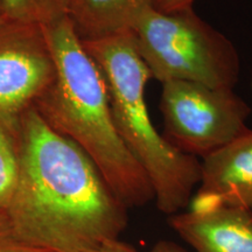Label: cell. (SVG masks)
I'll list each match as a JSON object with an SVG mask.
<instances>
[{"label": "cell", "instance_id": "52a82bcc", "mask_svg": "<svg viewBox=\"0 0 252 252\" xmlns=\"http://www.w3.org/2000/svg\"><path fill=\"white\" fill-rule=\"evenodd\" d=\"M216 206L252 212V130L204 157L196 193L188 208Z\"/></svg>", "mask_w": 252, "mask_h": 252}, {"label": "cell", "instance_id": "3957f363", "mask_svg": "<svg viewBox=\"0 0 252 252\" xmlns=\"http://www.w3.org/2000/svg\"><path fill=\"white\" fill-rule=\"evenodd\" d=\"M82 45L102 74L116 130L146 173L158 209L169 216L180 213L200 182L201 162L173 146L154 127L145 98L151 74L131 33L82 41Z\"/></svg>", "mask_w": 252, "mask_h": 252}, {"label": "cell", "instance_id": "5bb4252c", "mask_svg": "<svg viewBox=\"0 0 252 252\" xmlns=\"http://www.w3.org/2000/svg\"><path fill=\"white\" fill-rule=\"evenodd\" d=\"M90 252H137V250L131 244L123 242L121 239H115L100 245Z\"/></svg>", "mask_w": 252, "mask_h": 252}, {"label": "cell", "instance_id": "2e32d148", "mask_svg": "<svg viewBox=\"0 0 252 252\" xmlns=\"http://www.w3.org/2000/svg\"><path fill=\"white\" fill-rule=\"evenodd\" d=\"M7 14H6L5 6H4V0H0V27L4 26L6 23H8Z\"/></svg>", "mask_w": 252, "mask_h": 252}, {"label": "cell", "instance_id": "9c48e42d", "mask_svg": "<svg viewBox=\"0 0 252 252\" xmlns=\"http://www.w3.org/2000/svg\"><path fill=\"white\" fill-rule=\"evenodd\" d=\"M153 0H70L68 18L82 41L130 33Z\"/></svg>", "mask_w": 252, "mask_h": 252}, {"label": "cell", "instance_id": "7c38bea8", "mask_svg": "<svg viewBox=\"0 0 252 252\" xmlns=\"http://www.w3.org/2000/svg\"><path fill=\"white\" fill-rule=\"evenodd\" d=\"M0 252H48L31 247L15 235L5 210H0Z\"/></svg>", "mask_w": 252, "mask_h": 252}, {"label": "cell", "instance_id": "30bf717a", "mask_svg": "<svg viewBox=\"0 0 252 252\" xmlns=\"http://www.w3.org/2000/svg\"><path fill=\"white\" fill-rule=\"evenodd\" d=\"M19 117L0 116V210L7 207L18 178Z\"/></svg>", "mask_w": 252, "mask_h": 252}, {"label": "cell", "instance_id": "9a60e30c", "mask_svg": "<svg viewBox=\"0 0 252 252\" xmlns=\"http://www.w3.org/2000/svg\"><path fill=\"white\" fill-rule=\"evenodd\" d=\"M150 252H187V250H185L184 248L174 242L159 241Z\"/></svg>", "mask_w": 252, "mask_h": 252}, {"label": "cell", "instance_id": "7a4b0ae2", "mask_svg": "<svg viewBox=\"0 0 252 252\" xmlns=\"http://www.w3.org/2000/svg\"><path fill=\"white\" fill-rule=\"evenodd\" d=\"M56 75L33 106L58 133L93 160L127 208L154 200L146 173L123 143L113 123L105 82L68 17L43 27Z\"/></svg>", "mask_w": 252, "mask_h": 252}, {"label": "cell", "instance_id": "5b68a950", "mask_svg": "<svg viewBox=\"0 0 252 252\" xmlns=\"http://www.w3.org/2000/svg\"><path fill=\"white\" fill-rule=\"evenodd\" d=\"M160 111L166 139L181 152L202 159L250 130L251 108L234 89L165 82Z\"/></svg>", "mask_w": 252, "mask_h": 252}, {"label": "cell", "instance_id": "ba28073f", "mask_svg": "<svg viewBox=\"0 0 252 252\" xmlns=\"http://www.w3.org/2000/svg\"><path fill=\"white\" fill-rule=\"evenodd\" d=\"M168 223L196 252H252V212L244 208H189Z\"/></svg>", "mask_w": 252, "mask_h": 252}, {"label": "cell", "instance_id": "4fadbf2b", "mask_svg": "<svg viewBox=\"0 0 252 252\" xmlns=\"http://www.w3.org/2000/svg\"><path fill=\"white\" fill-rule=\"evenodd\" d=\"M195 0H153L154 8L161 12H175L193 7Z\"/></svg>", "mask_w": 252, "mask_h": 252}, {"label": "cell", "instance_id": "8fae6325", "mask_svg": "<svg viewBox=\"0 0 252 252\" xmlns=\"http://www.w3.org/2000/svg\"><path fill=\"white\" fill-rule=\"evenodd\" d=\"M70 0H4L9 21L46 27L68 17Z\"/></svg>", "mask_w": 252, "mask_h": 252}, {"label": "cell", "instance_id": "6da1fadb", "mask_svg": "<svg viewBox=\"0 0 252 252\" xmlns=\"http://www.w3.org/2000/svg\"><path fill=\"white\" fill-rule=\"evenodd\" d=\"M128 208L81 147L34 106L19 117V172L5 213L21 241L48 252H90L119 239Z\"/></svg>", "mask_w": 252, "mask_h": 252}, {"label": "cell", "instance_id": "277c9868", "mask_svg": "<svg viewBox=\"0 0 252 252\" xmlns=\"http://www.w3.org/2000/svg\"><path fill=\"white\" fill-rule=\"evenodd\" d=\"M130 33L151 77L161 83L188 81L224 89L237 84L241 62L235 46L193 7L150 8Z\"/></svg>", "mask_w": 252, "mask_h": 252}, {"label": "cell", "instance_id": "8992f818", "mask_svg": "<svg viewBox=\"0 0 252 252\" xmlns=\"http://www.w3.org/2000/svg\"><path fill=\"white\" fill-rule=\"evenodd\" d=\"M56 75L43 27L8 21L0 27V116L19 117Z\"/></svg>", "mask_w": 252, "mask_h": 252}]
</instances>
